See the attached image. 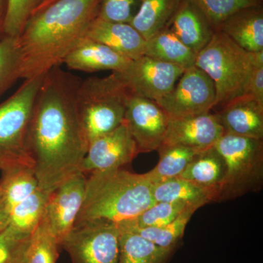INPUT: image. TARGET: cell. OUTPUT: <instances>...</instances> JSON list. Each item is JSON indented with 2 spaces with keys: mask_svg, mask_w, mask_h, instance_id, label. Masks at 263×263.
Instances as JSON below:
<instances>
[{
  "mask_svg": "<svg viewBox=\"0 0 263 263\" xmlns=\"http://www.w3.org/2000/svg\"><path fill=\"white\" fill-rule=\"evenodd\" d=\"M80 80L53 67L43 76L33 104L29 150L40 188L49 194L81 172L89 146L76 105Z\"/></svg>",
  "mask_w": 263,
  "mask_h": 263,
  "instance_id": "1",
  "label": "cell"
},
{
  "mask_svg": "<svg viewBox=\"0 0 263 263\" xmlns=\"http://www.w3.org/2000/svg\"><path fill=\"white\" fill-rule=\"evenodd\" d=\"M101 0H57L37 10L16 39L20 79L44 76L61 66L86 37Z\"/></svg>",
  "mask_w": 263,
  "mask_h": 263,
  "instance_id": "2",
  "label": "cell"
},
{
  "mask_svg": "<svg viewBox=\"0 0 263 263\" xmlns=\"http://www.w3.org/2000/svg\"><path fill=\"white\" fill-rule=\"evenodd\" d=\"M153 186L146 174H134L123 167L89 174L74 227L89 223L119 226L132 222L155 203Z\"/></svg>",
  "mask_w": 263,
  "mask_h": 263,
  "instance_id": "3",
  "label": "cell"
},
{
  "mask_svg": "<svg viewBox=\"0 0 263 263\" xmlns=\"http://www.w3.org/2000/svg\"><path fill=\"white\" fill-rule=\"evenodd\" d=\"M130 91L121 73L80 80L76 91V105L88 144L114 130L124 122Z\"/></svg>",
  "mask_w": 263,
  "mask_h": 263,
  "instance_id": "4",
  "label": "cell"
},
{
  "mask_svg": "<svg viewBox=\"0 0 263 263\" xmlns=\"http://www.w3.org/2000/svg\"><path fill=\"white\" fill-rule=\"evenodd\" d=\"M195 66L212 79L216 91L214 108H219L247 92L253 66L252 53L216 29L209 43L197 53Z\"/></svg>",
  "mask_w": 263,
  "mask_h": 263,
  "instance_id": "5",
  "label": "cell"
},
{
  "mask_svg": "<svg viewBox=\"0 0 263 263\" xmlns=\"http://www.w3.org/2000/svg\"><path fill=\"white\" fill-rule=\"evenodd\" d=\"M43 76L24 80L11 96L0 104V172L32 168L28 129L33 104Z\"/></svg>",
  "mask_w": 263,
  "mask_h": 263,
  "instance_id": "6",
  "label": "cell"
},
{
  "mask_svg": "<svg viewBox=\"0 0 263 263\" xmlns=\"http://www.w3.org/2000/svg\"><path fill=\"white\" fill-rule=\"evenodd\" d=\"M224 157L226 173L216 202L260 191L263 185V141L223 134L214 145Z\"/></svg>",
  "mask_w": 263,
  "mask_h": 263,
  "instance_id": "7",
  "label": "cell"
},
{
  "mask_svg": "<svg viewBox=\"0 0 263 263\" xmlns=\"http://www.w3.org/2000/svg\"><path fill=\"white\" fill-rule=\"evenodd\" d=\"M157 103L169 119L209 113L215 107V87L205 72L193 66L183 72L174 89Z\"/></svg>",
  "mask_w": 263,
  "mask_h": 263,
  "instance_id": "8",
  "label": "cell"
},
{
  "mask_svg": "<svg viewBox=\"0 0 263 263\" xmlns=\"http://www.w3.org/2000/svg\"><path fill=\"white\" fill-rule=\"evenodd\" d=\"M120 229L117 224L89 223L74 227L60 247L72 263H117Z\"/></svg>",
  "mask_w": 263,
  "mask_h": 263,
  "instance_id": "9",
  "label": "cell"
},
{
  "mask_svg": "<svg viewBox=\"0 0 263 263\" xmlns=\"http://www.w3.org/2000/svg\"><path fill=\"white\" fill-rule=\"evenodd\" d=\"M140 153L157 151L163 143L169 118L157 102L130 95L124 118Z\"/></svg>",
  "mask_w": 263,
  "mask_h": 263,
  "instance_id": "10",
  "label": "cell"
},
{
  "mask_svg": "<svg viewBox=\"0 0 263 263\" xmlns=\"http://www.w3.org/2000/svg\"><path fill=\"white\" fill-rule=\"evenodd\" d=\"M186 70L146 56L133 60L121 73L132 95L154 101L166 96Z\"/></svg>",
  "mask_w": 263,
  "mask_h": 263,
  "instance_id": "11",
  "label": "cell"
},
{
  "mask_svg": "<svg viewBox=\"0 0 263 263\" xmlns=\"http://www.w3.org/2000/svg\"><path fill=\"white\" fill-rule=\"evenodd\" d=\"M86 182V175L79 173L48 195L42 221L60 245L75 226L84 202Z\"/></svg>",
  "mask_w": 263,
  "mask_h": 263,
  "instance_id": "12",
  "label": "cell"
},
{
  "mask_svg": "<svg viewBox=\"0 0 263 263\" xmlns=\"http://www.w3.org/2000/svg\"><path fill=\"white\" fill-rule=\"evenodd\" d=\"M139 155L136 142L123 122L120 126L90 142L81 172L84 175L122 168Z\"/></svg>",
  "mask_w": 263,
  "mask_h": 263,
  "instance_id": "13",
  "label": "cell"
},
{
  "mask_svg": "<svg viewBox=\"0 0 263 263\" xmlns=\"http://www.w3.org/2000/svg\"><path fill=\"white\" fill-rule=\"evenodd\" d=\"M224 134L215 114L169 119L162 145H181L201 151L214 146Z\"/></svg>",
  "mask_w": 263,
  "mask_h": 263,
  "instance_id": "14",
  "label": "cell"
},
{
  "mask_svg": "<svg viewBox=\"0 0 263 263\" xmlns=\"http://www.w3.org/2000/svg\"><path fill=\"white\" fill-rule=\"evenodd\" d=\"M215 114L224 134L263 140V105L248 94L235 98Z\"/></svg>",
  "mask_w": 263,
  "mask_h": 263,
  "instance_id": "15",
  "label": "cell"
},
{
  "mask_svg": "<svg viewBox=\"0 0 263 263\" xmlns=\"http://www.w3.org/2000/svg\"><path fill=\"white\" fill-rule=\"evenodd\" d=\"M86 37L105 45L129 60L144 55L146 40L128 23L110 22L98 16L90 24Z\"/></svg>",
  "mask_w": 263,
  "mask_h": 263,
  "instance_id": "16",
  "label": "cell"
},
{
  "mask_svg": "<svg viewBox=\"0 0 263 263\" xmlns=\"http://www.w3.org/2000/svg\"><path fill=\"white\" fill-rule=\"evenodd\" d=\"M132 61L105 45L86 37L65 57L62 64L70 70L82 72L110 70L122 73Z\"/></svg>",
  "mask_w": 263,
  "mask_h": 263,
  "instance_id": "17",
  "label": "cell"
},
{
  "mask_svg": "<svg viewBox=\"0 0 263 263\" xmlns=\"http://www.w3.org/2000/svg\"><path fill=\"white\" fill-rule=\"evenodd\" d=\"M169 28L196 54L211 41L216 28L190 0H182Z\"/></svg>",
  "mask_w": 263,
  "mask_h": 263,
  "instance_id": "18",
  "label": "cell"
},
{
  "mask_svg": "<svg viewBox=\"0 0 263 263\" xmlns=\"http://www.w3.org/2000/svg\"><path fill=\"white\" fill-rule=\"evenodd\" d=\"M246 51H263L262 5L249 7L236 12L218 27Z\"/></svg>",
  "mask_w": 263,
  "mask_h": 263,
  "instance_id": "19",
  "label": "cell"
},
{
  "mask_svg": "<svg viewBox=\"0 0 263 263\" xmlns=\"http://www.w3.org/2000/svg\"><path fill=\"white\" fill-rule=\"evenodd\" d=\"M152 194L155 202H182L199 209L217 200L216 190L179 177L155 183Z\"/></svg>",
  "mask_w": 263,
  "mask_h": 263,
  "instance_id": "20",
  "label": "cell"
},
{
  "mask_svg": "<svg viewBox=\"0 0 263 263\" xmlns=\"http://www.w3.org/2000/svg\"><path fill=\"white\" fill-rule=\"evenodd\" d=\"M226 173L224 157L214 146L197 152L179 178L204 187L214 189L218 197V190Z\"/></svg>",
  "mask_w": 263,
  "mask_h": 263,
  "instance_id": "21",
  "label": "cell"
},
{
  "mask_svg": "<svg viewBox=\"0 0 263 263\" xmlns=\"http://www.w3.org/2000/svg\"><path fill=\"white\" fill-rule=\"evenodd\" d=\"M185 70L195 66L197 54L187 47L169 27L146 41L144 55Z\"/></svg>",
  "mask_w": 263,
  "mask_h": 263,
  "instance_id": "22",
  "label": "cell"
},
{
  "mask_svg": "<svg viewBox=\"0 0 263 263\" xmlns=\"http://www.w3.org/2000/svg\"><path fill=\"white\" fill-rule=\"evenodd\" d=\"M182 0H141L132 26L146 41L168 27Z\"/></svg>",
  "mask_w": 263,
  "mask_h": 263,
  "instance_id": "23",
  "label": "cell"
},
{
  "mask_svg": "<svg viewBox=\"0 0 263 263\" xmlns=\"http://www.w3.org/2000/svg\"><path fill=\"white\" fill-rule=\"evenodd\" d=\"M119 252L117 263H167L174 250L161 248L135 232L119 226Z\"/></svg>",
  "mask_w": 263,
  "mask_h": 263,
  "instance_id": "24",
  "label": "cell"
},
{
  "mask_svg": "<svg viewBox=\"0 0 263 263\" xmlns=\"http://www.w3.org/2000/svg\"><path fill=\"white\" fill-rule=\"evenodd\" d=\"M160 160L155 168L146 173L154 184L179 177L199 150L181 145H162L157 150Z\"/></svg>",
  "mask_w": 263,
  "mask_h": 263,
  "instance_id": "25",
  "label": "cell"
},
{
  "mask_svg": "<svg viewBox=\"0 0 263 263\" xmlns=\"http://www.w3.org/2000/svg\"><path fill=\"white\" fill-rule=\"evenodd\" d=\"M49 193L39 188L10 211L9 226L31 235L42 220Z\"/></svg>",
  "mask_w": 263,
  "mask_h": 263,
  "instance_id": "26",
  "label": "cell"
},
{
  "mask_svg": "<svg viewBox=\"0 0 263 263\" xmlns=\"http://www.w3.org/2000/svg\"><path fill=\"white\" fill-rule=\"evenodd\" d=\"M197 209L196 207L190 208L180 214L175 220L160 228H136L126 226H119L135 232L161 248L174 251L180 240L182 239L186 227Z\"/></svg>",
  "mask_w": 263,
  "mask_h": 263,
  "instance_id": "27",
  "label": "cell"
},
{
  "mask_svg": "<svg viewBox=\"0 0 263 263\" xmlns=\"http://www.w3.org/2000/svg\"><path fill=\"white\" fill-rule=\"evenodd\" d=\"M40 188L32 168H18L2 174L0 191L9 210Z\"/></svg>",
  "mask_w": 263,
  "mask_h": 263,
  "instance_id": "28",
  "label": "cell"
},
{
  "mask_svg": "<svg viewBox=\"0 0 263 263\" xmlns=\"http://www.w3.org/2000/svg\"><path fill=\"white\" fill-rule=\"evenodd\" d=\"M60 243L42 220L29 239L26 263H56Z\"/></svg>",
  "mask_w": 263,
  "mask_h": 263,
  "instance_id": "29",
  "label": "cell"
},
{
  "mask_svg": "<svg viewBox=\"0 0 263 263\" xmlns=\"http://www.w3.org/2000/svg\"><path fill=\"white\" fill-rule=\"evenodd\" d=\"M191 207L196 206L182 202H155L134 221L122 226L136 228H160L175 220L180 214Z\"/></svg>",
  "mask_w": 263,
  "mask_h": 263,
  "instance_id": "30",
  "label": "cell"
},
{
  "mask_svg": "<svg viewBox=\"0 0 263 263\" xmlns=\"http://www.w3.org/2000/svg\"><path fill=\"white\" fill-rule=\"evenodd\" d=\"M218 28L230 15L249 7L262 5V0H190Z\"/></svg>",
  "mask_w": 263,
  "mask_h": 263,
  "instance_id": "31",
  "label": "cell"
},
{
  "mask_svg": "<svg viewBox=\"0 0 263 263\" xmlns=\"http://www.w3.org/2000/svg\"><path fill=\"white\" fill-rule=\"evenodd\" d=\"M20 79L18 50L15 37L0 40V98Z\"/></svg>",
  "mask_w": 263,
  "mask_h": 263,
  "instance_id": "32",
  "label": "cell"
},
{
  "mask_svg": "<svg viewBox=\"0 0 263 263\" xmlns=\"http://www.w3.org/2000/svg\"><path fill=\"white\" fill-rule=\"evenodd\" d=\"M43 0H7L4 35L17 37Z\"/></svg>",
  "mask_w": 263,
  "mask_h": 263,
  "instance_id": "33",
  "label": "cell"
},
{
  "mask_svg": "<svg viewBox=\"0 0 263 263\" xmlns=\"http://www.w3.org/2000/svg\"><path fill=\"white\" fill-rule=\"evenodd\" d=\"M31 235L7 227L0 233V263H26Z\"/></svg>",
  "mask_w": 263,
  "mask_h": 263,
  "instance_id": "34",
  "label": "cell"
},
{
  "mask_svg": "<svg viewBox=\"0 0 263 263\" xmlns=\"http://www.w3.org/2000/svg\"><path fill=\"white\" fill-rule=\"evenodd\" d=\"M141 0H101L98 16L110 22L130 23Z\"/></svg>",
  "mask_w": 263,
  "mask_h": 263,
  "instance_id": "35",
  "label": "cell"
},
{
  "mask_svg": "<svg viewBox=\"0 0 263 263\" xmlns=\"http://www.w3.org/2000/svg\"><path fill=\"white\" fill-rule=\"evenodd\" d=\"M252 65L246 94L253 97L263 105V64L255 65L252 63Z\"/></svg>",
  "mask_w": 263,
  "mask_h": 263,
  "instance_id": "36",
  "label": "cell"
},
{
  "mask_svg": "<svg viewBox=\"0 0 263 263\" xmlns=\"http://www.w3.org/2000/svg\"><path fill=\"white\" fill-rule=\"evenodd\" d=\"M10 221V210L3 194L0 191V233L8 226Z\"/></svg>",
  "mask_w": 263,
  "mask_h": 263,
  "instance_id": "37",
  "label": "cell"
},
{
  "mask_svg": "<svg viewBox=\"0 0 263 263\" xmlns=\"http://www.w3.org/2000/svg\"><path fill=\"white\" fill-rule=\"evenodd\" d=\"M7 10V0H0V40L4 37V24Z\"/></svg>",
  "mask_w": 263,
  "mask_h": 263,
  "instance_id": "38",
  "label": "cell"
},
{
  "mask_svg": "<svg viewBox=\"0 0 263 263\" xmlns=\"http://www.w3.org/2000/svg\"><path fill=\"white\" fill-rule=\"evenodd\" d=\"M55 1H57V0H43V1L42 2V3H41V5H40L39 8H37V10H36V11H37V10L43 9V8H45V7L48 6V5L51 4L52 3H53V2H55ZM35 12H34V13H35ZM34 13H33V14H34Z\"/></svg>",
  "mask_w": 263,
  "mask_h": 263,
  "instance_id": "39",
  "label": "cell"
}]
</instances>
